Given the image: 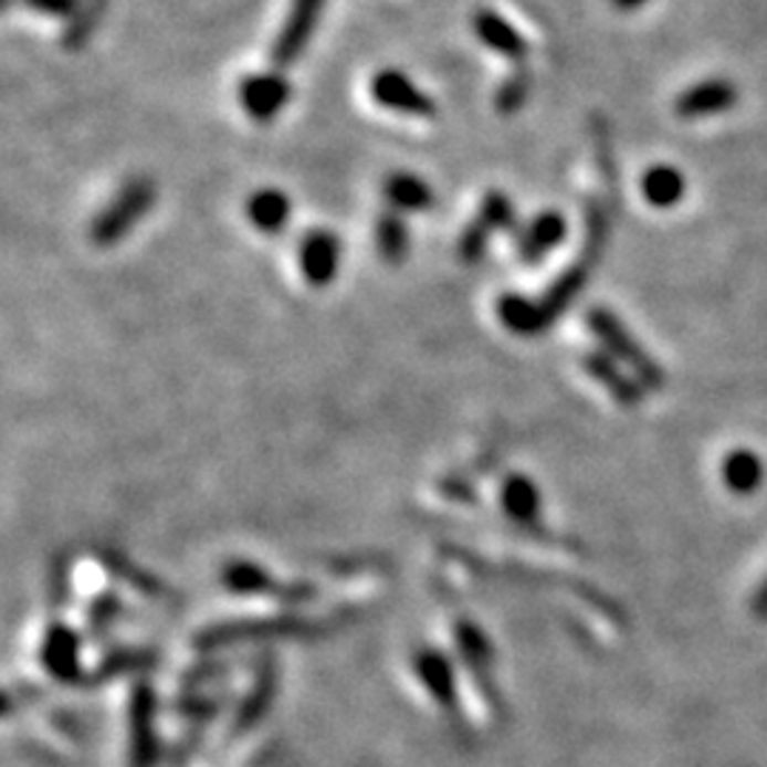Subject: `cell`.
I'll return each mask as SVG.
<instances>
[{
	"label": "cell",
	"instance_id": "obj_1",
	"mask_svg": "<svg viewBox=\"0 0 767 767\" xmlns=\"http://www.w3.org/2000/svg\"><path fill=\"white\" fill-rule=\"evenodd\" d=\"M586 322H589L591 333H595V338L600 342L602 353H609L614 361H622L626 367H631V372H634V378L642 387L660 390L662 384H665V372H662V367L645 353V347H642L640 342H634L629 327L622 325L614 313L606 311V307H591Z\"/></svg>",
	"mask_w": 767,
	"mask_h": 767
},
{
	"label": "cell",
	"instance_id": "obj_2",
	"mask_svg": "<svg viewBox=\"0 0 767 767\" xmlns=\"http://www.w3.org/2000/svg\"><path fill=\"white\" fill-rule=\"evenodd\" d=\"M154 197H157V188H154L151 179L148 177L128 179L126 186L117 191V197H114L112 202L99 211V217L94 219V225H92L94 245L99 248L117 245L119 239L126 237V233L137 225L139 219L146 217L148 208L154 206Z\"/></svg>",
	"mask_w": 767,
	"mask_h": 767
},
{
	"label": "cell",
	"instance_id": "obj_3",
	"mask_svg": "<svg viewBox=\"0 0 767 767\" xmlns=\"http://www.w3.org/2000/svg\"><path fill=\"white\" fill-rule=\"evenodd\" d=\"M322 12H325V0H291V12H287L285 23L279 29L276 43L271 49L273 66L287 69L305 54L318 20H322Z\"/></svg>",
	"mask_w": 767,
	"mask_h": 767
},
{
	"label": "cell",
	"instance_id": "obj_4",
	"mask_svg": "<svg viewBox=\"0 0 767 767\" xmlns=\"http://www.w3.org/2000/svg\"><path fill=\"white\" fill-rule=\"evenodd\" d=\"M370 94L376 97L378 106L390 108L398 114H410V117H432L435 114V99L423 94L410 77L398 69H381L372 77Z\"/></svg>",
	"mask_w": 767,
	"mask_h": 767
},
{
	"label": "cell",
	"instance_id": "obj_5",
	"mask_svg": "<svg viewBox=\"0 0 767 767\" xmlns=\"http://www.w3.org/2000/svg\"><path fill=\"white\" fill-rule=\"evenodd\" d=\"M291 99V86L279 72H259L248 74L239 83V103L245 108V114L256 123H271L279 117V112L287 106Z\"/></svg>",
	"mask_w": 767,
	"mask_h": 767
},
{
	"label": "cell",
	"instance_id": "obj_6",
	"mask_svg": "<svg viewBox=\"0 0 767 767\" xmlns=\"http://www.w3.org/2000/svg\"><path fill=\"white\" fill-rule=\"evenodd\" d=\"M338 259H342V242L336 233L325 228L307 233L298 248V267L313 287L330 285L338 273Z\"/></svg>",
	"mask_w": 767,
	"mask_h": 767
},
{
	"label": "cell",
	"instance_id": "obj_7",
	"mask_svg": "<svg viewBox=\"0 0 767 767\" xmlns=\"http://www.w3.org/2000/svg\"><path fill=\"white\" fill-rule=\"evenodd\" d=\"M472 32L477 34V40H481L483 46L503 54V57H509L517 66H523V60L529 54L526 38L512 27L509 20L501 18V14L492 12V9H477V12L472 14Z\"/></svg>",
	"mask_w": 767,
	"mask_h": 767
},
{
	"label": "cell",
	"instance_id": "obj_8",
	"mask_svg": "<svg viewBox=\"0 0 767 767\" xmlns=\"http://www.w3.org/2000/svg\"><path fill=\"white\" fill-rule=\"evenodd\" d=\"M566 219L560 211H543L532 219L529 225L523 228L521 239H517V253H521L523 262L537 265L543 256H549L563 239H566Z\"/></svg>",
	"mask_w": 767,
	"mask_h": 767
},
{
	"label": "cell",
	"instance_id": "obj_9",
	"mask_svg": "<svg viewBox=\"0 0 767 767\" xmlns=\"http://www.w3.org/2000/svg\"><path fill=\"white\" fill-rule=\"evenodd\" d=\"M736 86L728 80H705L696 83L689 92L676 97V114L680 117H711V114L728 112L736 106Z\"/></svg>",
	"mask_w": 767,
	"mask_h": 767
},
{
	"label": "cell",
	"instance_id": "obj_10",
	"mask_svg": "<svg viewBox=\"0 0 767 767\" xmlns=\"http://www.w3.org/2000/svg\"><path fill=\"white\" fill-rule=\"evenodd\" d=\"M416 674L423 682V689L430 691L438 708L458 711L455 694V674H452V662L441 651L430 649L416 654Z\"/></svg>",
	"mask_w": 767,
	"mask_h": 767
},
{
	"label": "cell",
	"instance_id": "obj_11",
	"mask_svg": "<svg viewBox=\"0 0 767 767\" xmlns=\"http://www.w3.org/2000/svg\"><path fill=\"white\" fill-rule=\"evenodd\" d=\"M582 367L597 384H602L614 396L617 403H622V407H637L640 403L642 384L631 376H622L609 353H589L582 358Z\"/></svg>",
	"mask_w": 767,
	"mask_h": 767
},
{
	"label": "cell",
	"instance_id": "obj_12",
	"mask_svg": "<svg viewBox=\"0 0 767 767\" xmlns=\"http://www.w3.org/2000/svg\"><path fill=\"white\" fill-rule=\"evenodd\" d=\"M245 217L256 231L279 233L291 219V199L279 188H259L248 197Z\"/></svg>",
	"mask_w": 767,
	"mask_h": 767
},
{
	"label": "cell",
	"instance_id": "obj_13",
	"mask_svg": "<svg viewBox=\"0 0 767 767\" xmlns=\"http://www.w3.org/2000/svg\"><path fill=\"white\" fill-rule=\"evenodd\" d=\"M40 660L46 665L49 674L54 680H74L80 674V642L77 634L69 629H52L43 640V651H40Z\"/></svg>",
	"mask_w": 767,
	"mask_h": 767
},
{
	"label": "cell",
	"instance_id": "obj_14",
	"mask_svg": "<svg viewBox=\"0 0 767 767\" xmlns=\"http://www.w3.org/2000/svg\"><path fill=\"white\" fill-rule=\"evenodd\" d=\"M722 483L728 486L734 495H754L765 481V466L761 458L750 450H734L722 458Z\"/></svg>",
	"mask_w": 767,
	"mask_h": 767
},
{
	"label": "cell",
	"instance_id": "obj_15",
	"mask_svg": "<svg viewBox=\"0 0 767 767\" xmlns=\"http://www.w3.org/2000/svg\"><path fill=\"white\" fill-rule=\"evenodd\" d=\"M501 503L506 515L521 526H535L540 517V492L526 475H509L503 481Z\"/></svg>",
	"mask_w": 767,
	"mask_h": 767
},
{
	"label": "cell",
	"instance_id": "obj_16",
	"mask_svg": "<svg viewBox=\"0 0 767 767\" xmlns=\"http://www.w3.org/2000/svg\"><path fill=\"white\" fill-rule=\"evenodd\" d=\"M222 580L231 591L237 595H287V597H302L307 591H285L276 582V577L267 575L262 566L256 563H231L225 571H222Z\"/></svg>",
	"mask_w": 767,
	"mask_h": 767
},
{
	"label": "cell",
	"instance_id": "obj_17",
	"mask_svg": "<svg viewBox=\"0 0 767 767\" xmlns=\"http://www.w3.org/2000/svg\"><path fill=\"white\" fill-rule=\"evenodd\" d=\"M384 199L390 202L392 211H427L432 206V191L416 174H392L384 182Z\"/></svg>",
	"mask_w": 767,
	"mask_h": 767
},
{
	"label": "cell",
	"instance_id": "obj_18",
	"mask_svg": "<svg viewBox=\"0 0 767 767\" xmlns=\"http://www.w3.org/2000/svg\"><path fill=\"white\" fill-rule=\"evenodd\" d=\"M642 197L654 208H674L685 197V177L674 166H651L642 177Z\"/></svg>",
	"mask_w": 767,
	"mask_h": 767
},
{
	"label": "cell",
	"instance_id": "obj_19",
	"mask_svg": "<svg viewBox=\"0 0 767 767\" xmlns=\"http://www.w3.org/2000/svg\"><path fill=\"white\" fill-rule=\"evenodd\" d=\"M497 318L503 322V327H509L517 336H535V333L546 330V318H543L540 307L535 302H526L523 296H515V293L497 298Z\"/></svg>",
	"mask_w": 767,
	"mask_h": 767
},
{
	"label": "cell",
	"instance_id": "obj_20",
	"mask_svg": "<svg viewBox=\"0 0 767 767\" xmlns=\"http://www.w3.org/2000/svg\"><path fill=\"white\" fill-rule=\"evenodd\" d=\"M376 245L384 262H390V265H398L410 251V231H407L403 219L396 211L381 213V219H378Z\"/></svg>",
	"mask_w": 767,
	"mask_h": 767
},
{
	"label": "cell",
	"instance_id": "obj_21",
	"mask_svg": "<svg viewBox=\"0 0 767 767\" xmlns=\"http://www.w3.org/2000/svg\"><path fill=\"white\" fill-rule=\"evenodd\" d=\"M532 92V74L526 66H515L509 74H506V80H503L501 86H497L495 92V108L501 114H515L521 112L523 103L529 99Z\"/></svg>",
	"mask_w": 767,
	"mask_h": 767
},
{
	"label": "cell",
	"instance_id": "obj_22",
	"mask_svg": "<svg viewBox=\"0 0 767 767\" xmlns=\"http://www.w3.org/2000/svg\"><path fill=\"white\" fill-rule=\"evenodd\" d=\"M477 219H481L490 231H512V228H515V208H512V199L503 191H490L483 197Z\"/></svg>",
	"mask_w": 767,
	"mask_h": 767
},
{
	"label": "cell",
	"instance_id": "obj_23",
	"mask_svg": "<svg viewBox=\"0 0 767 767\" xmlns=\"http://www.w3.org/2000/svg\"><path fill=\"white\" fill-rule=\"evenodd\" d=\"M486 242H490V228L483 225L481 219H472L470 225L463 228L461 242H458V253H461L463 262H475L483 251H486Z\"/></svg>",
	"mask_w": 767,
	"mask_h": 767
},
{
	"label": "cell",
	"instance_id": "obj_24",
	"mask_svg": "<svg viewBox=\"0 0 767 767\" xmlns=\"http://www.w3.org/2000/svg\"><path fill=\"white\" fill-rule=\"evenodd\" d=\"M23 7L34 9L40 14H49V18H60V20H72L74 12H77L80 0H20Z\"/></svg>",
	"mask_w": 767,
	"mask_h": 767
},
{
	"label": "cell",
	"instance_id": "obj_25",
	"mask_svg": "<svg viewBox=\"0 0 767 767\" xmlns=\"http://www.w3.org/2000/svg\"><path fill=\"white\" fill-rule=\"evenodd\" d=\"M754 611L759 617H767V580L761 582L759 586V591H756V597H754Z\"/></svg>",
	"mask_w": 767,
	"mask_h": 767
},
{
	"label": "cell",
	"instance_id": "obj_26",
	"mask_svg": "<svg viewBox=\"0 0 767 767\" xmlns=\"http://www.w3.org/2000/svg\"><path fill=\"white\" fill-rule=\"evenodd\" d=\"M617 9H622V12H631V9H637V7H642L645 0H611Z\"/></svg>",
	"mask_w": 767,
	"mask_h": 767
}]
</instances>
